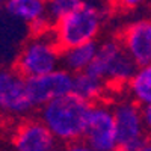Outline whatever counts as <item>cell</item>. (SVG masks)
Instances as JSON below:
<instances>
[{
	"label": "cell",
	"mask_w": 151,
	"mask_h": 151,
	"mask_svg": "<svg viewBox=\"0 0 151 151\" xmlns=\"http://www.w3.org/2000/svg\"><path fill=\"white\" fill-rule=\"evenodd\" d=\"M109 2L115 8L125 9V11H133V9L141 8L142 5H145L147 2H150V0H109Z\"/></svg>",
	"instance_id": "2e32d148"
},
{
	"label": "cell",
	"mask_w": 151,
	"mask_h": 151,
	"mask_svg": "<svg viewBox=\"0 0 151 151\" xmlns=\"http://www.w3.org/2000/svg\"><path fill=\"white\" fill-rule=\"evenodd\" d=\"M0 109L8 118H24L33 109L27 89V79L15 68L0 73Z\"/></svg>",
	"instance_id": "8992f818"
},
{
	"label": "cell",
	"mask_w": 151,
	"mask_h": 151,
	"mask_svg": "<svg viewBox=\"0 0 151 151\" xmlns=\"http://www.w3.org/2000/svg\"><path fill=\"white\" fill-rule=\"evenodd\" d=\"M118 133V151H134L147 141L142 106L132 98H121L112 106Z\"/></svg>",
	"instance_id": "5b68a950"
},
{
	"label": "cell",
	"mask_w": 151,
	"mask_h": 151,
	"mask_svg": "<svg viewBox=\"0 0 151 151\" xmlns=\"http://www.w3.org/2000/svg\"><path fill=\"white\" fill-rule=\"evenodd\" d=\"M134 151H151V139H147L139 148L134 150Z\"/></svg>",
	"instance_id": "d6986e66"
},
{
	"label": "cell",
	"mask_w": 151,
	"mask_h": 151,
	"mask_svg": "<svg viewBox=\"0 0 151 151\" xmlns=\"http://www.w3.org/2000/svg\"><path fill=\"white\" fill-rule=\"evenodd\" d=\"M142 113H144V121H145L147 132L151 133V104L144 106V107H142Z\"/></svg>",
	"instance_id": "ac0fdd59"
},
{
	"label": "cell",
	"mask_w": 151,
	"mask_h": 151,
	"mask_svg": "<svg viewBox=\"0 0 151 151\" xmlns=\"http://www.w3.org/2000/svg\"><path fill=\"white\" fill-rule=\"evenodd\" d=\"M5 11L12 20L27 24L33 35L50 32L47 18V0H6Z\"/></svg>",
	"instance_id": "8fae6325"
},
{
	"label": "cell",
	"mask_w": 151,
	"mask_h": 151,
	"mask_svg": "<svg viewBox=\"0 0 151 151\" xmlns=\"http://www.w3.org/2000/svg\"><path fill=\"white\" fill-rule=\"evenodd\" d=\"M130 98L139 106L151 104V64L137 68L133 79L127 85Z\"/></svg>",
	"instance_id": "5bb4252c"
},
{
	"label": "cell",
	"mask_w": 151,
	"mask_h": 151,
	"mask_svg": "<svg viewBox=\"0 0 151 151\" xmlns=\"http://www.w3.org/2000/svg\"><path fill=\"white\" fill-rule=\"evenodd\" d=\"M62 151H95L91 145H88L85 141H76L71 144H67Z\"/></svg>",
	"instance_id": "e0dca14e"
},
{
	"label": "cell",
	"mask_w": 151,
	"mask_h": 151,
	"mask_svg": "<svg viewBox=\"0 0 151 151\" xmlns=\"http://www.w3.org/2000/svg\"><path fill=\"white\" fill-rule=\"evenodd\" d=\"M27 89L33 107H42L53 100L73 94L74 74L59 68L41 77L27 79Z\"/></svg>",
	"instance_id": "ba28073f"
},
{
	"label": "cell",
	"mask_w": 151,
	"mask_h": 151,
	"mask_svg": "<svg viewBox=\"0 0 151 151\" xmlns=\"http://www.w3.org/2000/svg\"><path fill=\"white\" fill-rule=\"evenodd\" d=\"M62 68V48L53 30L32 35L21 45L15 58V70L26 79L41 77Z\"/></svg>",
	"instance_id": "3957f363"
},
{
	"label": "cell",
	"mask_w": 151,
	"mask_h": 151,
	"mask_svg": "<svg viewBox=\"0 0 151 151\" xmlns=\"http://www.w3.org/2000/svg\"><path fill=\"white\" fill-rule=\"evenodd\" d=\"M53 151H56V150H53Z\"/></svg>",
	"instance_id": "44dd1931"
},
{
	"label": "cell",
	"mask_w": 151,
	"mask_h": 151,
	"mask_svg": "<svg viewBox=\"0 0 151 151\" xmlns=\"http://www.w3.org/2000/svg\"><path fill=\"white\" fill-rule=\"evenodd\" d=\"M107 83L100 79L92 71H85L74 76V89L73 94L79 97L80 100L86 101L88 104H97L100 100L104 97V92L107 91Z\"/></svg>",
	"instance_id": "4fadbf2b"
},
{
	"label": "cell",
	"mask_w": 151,
	"mask_h": 151,
	"mask_svg": "<svg viewBox=\"0 0 151 151\" xmlns=\"http://www.w3.org/2000/svg\"><path fill=\"white\" fill-rule=\"evenodd\" d=\"M137 68L119 40H106L98 44V52L89 71L110 86H124L130 83Z\"/></svg>",
	"instance_id": "277c9868"
},
{
	"label": "cell",
	"mask_w": 151,
	"mask_h": 151,
	"mask_svg": "<svg viewBox=\"0 0 151 151\" xmlns=\"http://www.w3.org/2000/svg\"><path fill=\"white\" fill-rule=\"evenodd\" d=\"M119 42L139 68L151 64V18L142 17L125 24Z\"/></svg>",
	"instance_id": "30bf717a"
},
{
	"label": "cell",
	"mask_w": 151,
	"mask_h": 151,
	"mask_svg": "<svg viewBox=\"0 0 151 151\" xmlns=\"http://www.w3.org/2000/svg\"><path fill=\"white\" fill-rule=\"evenodd\" d=\"M14 151H53L56 137L41 118H24L11 132Z\"/></svg>",
	"instance_id": "9c48e42d"
},
{
	"label": "cell",
	"mask_w": 151,
	"mask_h": 151,
	"mask_svg": "<svg viewBox=\"0 0 151 151\" xmlns=\"http://www.w3.org/2000/svg\"><path fill=\"white\" fill-rule=\"evenodd\" d=\"M91 106L71 94L42 106L40 118L53 133L56 141L71 144L83 139Z\"/></svg>",
	"instance_id": "6da1fadb"
},
{
	"label": "cell",
	"mask_w": 151,
	"mask_h": 151,
	"mask_svg": "<svg viewBox=\"0 0 151 151\" xmlns=\"http://www.w3.org/2000/svg\"><path fill=\"white\" fill-rule=\"evenodd\" d=\"M83 141L95 151H118V133L112 106L106 103L91 106Z\"/></svg>",
	"instance_id": "52a82bcc"
},
{
	"label": "cell",
	"mask_w": 151,
	"mask_h": 151,
	"mask_svg": "<svg viewBox=\"0 0 151 151\" xmlns=\"http://www.w3.org/2000/svg\"><path fill=\"white\" fill-rule=\"evenodd\" d=\"M97 52H98L97 41L62 50V68L74 76L85 73L92 67Z\"/></svg>",
	"instance_id": "7c38bea8"
},
{
	"label": "cell",
	"mask_w": 151,
	"mask_h": 151,
	"mask_svg": "<svg viewBox=\"0 0 151 151\" xmlns=\"http://www.w3.org/2000/svg\"><path fill=\"white\" fill-rule=\"evenodd\" d=\"M150 9H151V0H150Z\"/></svg>",
	"instance_id": "ffe728a7"
},
{
	"label": "cell",
	"mask_w": 151,
	"mask_h": 151,
	"mask_svg": "<svg viewBox=\"0 0 151 151\" xmlns=\"http://www.w3.org/2000/svg\"><path fill=\"white\" fill-rule=\"evenodd\" d=\"M85 0H47V18L52 26L74 12Z\"/></svg>",
	"instance_id": "9a60e30c"
},
{
	"label": "cell",
	"mask_w": 151,
	"mask_h": 151,
	"mask_svg": "<svg viewBox=\"0 0 151 151\" xmlns=\"http://www.w3.org/2000/svg\"><path fill=\"white\" fill-rule=\"evenodd\" d=\"M106 18L103 0H85L74 12L53 26V35L62 50L95 42Z\"/></svg>",
	"instance_id": "7a4b0ae2"
}]
</instances>
